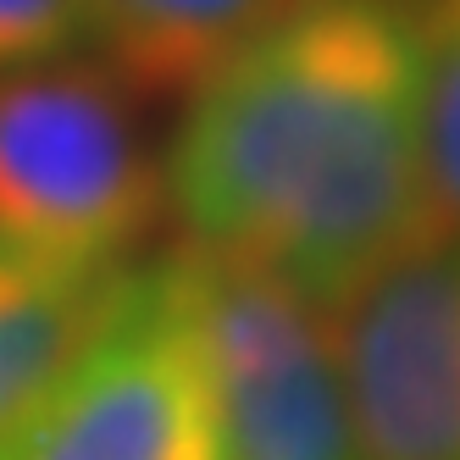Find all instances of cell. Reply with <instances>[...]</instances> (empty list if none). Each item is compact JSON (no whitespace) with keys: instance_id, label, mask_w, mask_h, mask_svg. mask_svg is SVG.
<instances>
[{"instance_id":"obj_1","label":"cell","mask_w":460,"mask_h":460,"mask_svg":"<svg viewBox=\"0 0 460 460\" xmlns=\"http://www.w3.org/2000/svg\"><path fill=\"white\" fill-rule=\"evenodd\" d=\"M161 172L189 244L316 305L438 239L405 0H305L189 94Z\"/></svg>"},{"instance_id":"obj_2","label":"cell","mask_w":460,"mask_h":460,"mask_svg":"<svg viewBox=\"0 0 460 460\" xmlns=\"http://www.w3.org/2000/svg\"><path fill=\"white\" fill-rule=\"evenodd\" d=\"M155 272L200 355L217 460H367L327 305L206 244H183Z\"/></svg>"},{"instance_id":"obj_3","label":"cell","mask_w":460,"mask_h":460,"mask_svg":"<svg viewBox=\"0 0 460 460\" xmlns=\"http://www.w3.org/2000/svg\"><path fill=\"white\" fill-rule=\"evenodd\" d=\"M167 200L122 89L94 67L0 84V255L128 267Z\"/></svg>"},{"instance_id":"obj_4","label":"cell","mask_w":460,"mask_h":460,"mask_svg":"<svg viewBox=\"0 0 460 460\" xmlns=\"http://www.w3.org/2000/svg\"><path fill=\"white\" fill-rule=\"evenodd\" d=\"M0 460H217L194 339L155 267L34 411L0 433Z\"/></svg>"},{"instance_id":"obj_5","label":"cell","mask_w":460,"mask_h":460,"mask_svg":"<svg viewBox=\"0 0 460 460\" xmlns=\"http://www.w3.org/2000/svg\"><path fill=\"white\" fill-rule=\"evenodd\" d=\"M367 460H460V234H438L327 305Z\"/></svg>"},{"instance_id":"obj_6","label":"cell","mask_w":460,"mask_h":460,"mask_svg":"<svg viewBox=\"0 0 460 460\" xmlns=\"http://www.w3.org/2000/svg\"><path fill=\"white\" fill-rule=\"evenodd\" d=\"M134 267L0 255V433L67 377L122 311Z\"/></svg>"},{"instance_id":"obj_7","label":"cell","mask_w":460,"mask_h":460,"mask_svg":"<svg viewBox=\"0 0 460 460\" xmlns=\"http://www.w3.org/2000/svg\"><path fill=\"white\" fill-rule=\"evenodd\" d=\"M305 0H89V40L139 94H194Z\"/></svg>"},{"instance_id":"obj_8","label":"cell","mask_w":460,"mask_h":460,"mask_svg":"<svg viewBox=\"0 0 460 460\" xmlns=\"http://www.w3.org/2000/svg\"><path fill=\"white\" fill-rule=\"evenodd\" d=\"M405 12L416 50V134L427 194L444 234H460V0H405Z\"/></svg>"},{"instance_id":"obj_9","label":"cell","mask_w":460,"mask_h":460,"mask_svg":"<svg viewBox=\"0 0 460 460\" xmlns=\"http://www.w3.org/2000/svg\"><path fill=\"white\" fill-rule=\"evenodd\" d=\"M89 40V0H0V73L45 67Z\"/></svg>"}]
</instances>
